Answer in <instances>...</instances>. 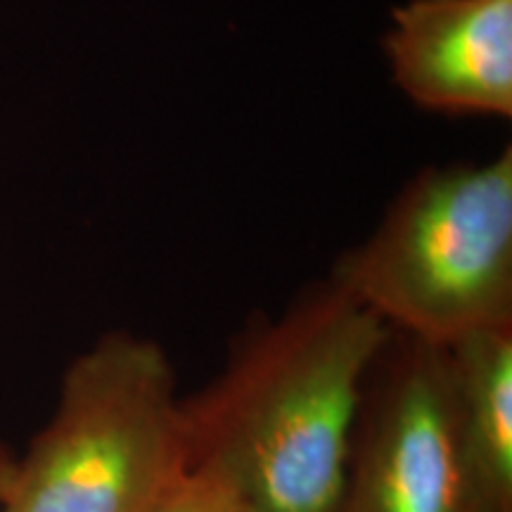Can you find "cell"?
Returning a JSON list of instances; mask_svg holds the SVG:
<instances>
[{
  "instance_id": "1",
  "label": "cell",
  "mask_w": 512,
  "mask_h": 512,
  "mask_svg": "<svg viewBox=\"0 0 512 512\" xmlns=\"http://www.w3.org/2000/svg\"><path fill=\"white\" fill-rule=\"evenodd\" d=\"M389 328L332 280L242 344L219 380L183 403L188 465L214 470L254 512H337L363 382Z\"/></svg>"
},
{
  "instance_id": "2",
  "label": "cell",
  "mask_w": 512,
  "mask_h": 512,
  "mask_svg": "<svg viewBox=\"0 0 512 512\" xmlns=\"http://www.w3.org/2000/svg\"><path fill=\"white\" fill-rule=\"evenodd\" d=\"M332 280L434 347L512 328V152L422 171Z\"/></svg>"
},
{
  "instance_id": "3",
  "label": "cell",
  "mask_w": 512,
  "mask_h": 512,
  "mask_svg": "<svg viewBox=\"0 0 512 512\" xmlns=\"http://www.w3.org/2000/svg\"><path fill=\"white\" fill-rule=\"evenodd\" d=\"M188 467L162 347L112 332L67 368L53 418L12 458L0 512H145Z\"/></svg>"
},
{
  "instance_id": "4",
  "label": "cell",
  "mask_w": 512,
  "mask_h": 512,
  "mask_svg": "<svg viewBox=\"0 0 512 512\" xmlns=\"http://www.w3.org/2000/svg\"><path fill=\"white\" fill-rule=\"evenodd\" d=\"M337 512H494L460 437L444 347L408 339L363 422Z\"/></svg>"
},
{
  "instance_id": "5",
  "label": "cell",
  "mask_w": 512,
  "mask_h": 512,
  "mask_svg": "<svg viewBox=\"0 0 512 512\" xmlns=\"http://www.w3.org/2000/svg\"><path fill=\"white\" fill-rule=\"evenodd\" d=\"M384 53L415 105L510 117L512 0H411L394 10Z\"/></svg>"
},
{
  "instance_id": "6",
  "label": "cell",
  "mask_w": 512,
  "mask_h": 512,
  "mask_svg": "<svg viewBox=\"0 0 512 512\" xmlns=\"http://www.w3.org/2000/svg\"><path fill=\"white\" fill-rule=\"evenodd\" d=\"M458 427L494 512H512V328L479 330L444 347Z\"/></svg>"
},
{
  "instance_id": "7",
  "label": "cell",
  "mask_w": 512,
  "mask_h": 512,
  "mask_svg": "<svg viewBox=\"0 0 512 512\" xmlns=\"http://www.w3.org/2000/svg\"><path fill=\"white\" fill-rule=\"evenodd\" d=\"M145 512H254L233 484L214 470L188 465Z\"/></svg>"
},
{
  "instance_id": "8",
  "label": "cell",
  "mask_w": 512,
  "mask_h": 512,
  "mask_svg": "<svg viewBox=\"0 0 512 512\" xmlns=\"http://www.w3.org/2000/svg\"><path fill=\"white\" fill-rule=\"evenodd\" d=\"M12 465V456L5 446H0V501H3V489H5V479H8Z\"/></svg>"
}]
</instances>
